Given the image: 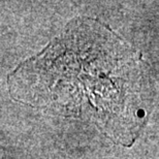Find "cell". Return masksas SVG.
Segmentation results:
<instances>
[{"label": "cell", "mask_w": 159, "mask_h": 159, "mask_svg": "<svg viewBox=\"0 0 159 159\" xmlns=\"http://www.w3.org/2000/svg\"><path fill=\"white\" fill-rule=\"evenodd\" d=\"M144 79L135 51L104 24L84 18L22 63L8 86L16 100L91 121L117 144L130 146L145 123Z\"/></svg>", "instance_id": "obj_1"}]
</instances>
